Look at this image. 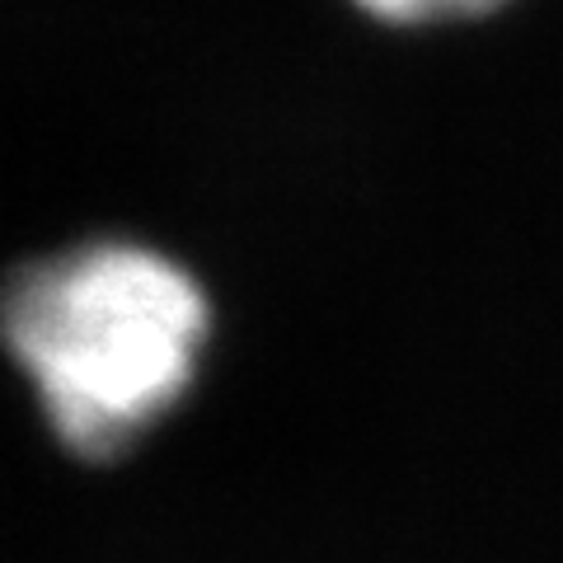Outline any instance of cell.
<instances>
[{
    "mask_svg": "<svg viewBox=\"0 0 563 563\" xmlns=\"http://www.w3.org/2000/svg\"><path fill=\"white\" fill-rule=\"evenodd\" d=\"M211 310L179 263L99 240L5 282L0 333L43 399L52 432L90 461L132 451L198 372Z\"/></svg>",
    "mask_w": 563,
    "mask_h": 563,
    "instance_id": "cell-1",
    "label": "cell"
},
{
    "mask_svg": "<svg viewBox=\"0 0 563 563\" xmlns=\"http://www.w3.org/2000/svg\"><path fill=\"white\" fill-rule=\"evenodd\" d=\"M366 14L385 24H442V20H470V14H488L503 0H357Z\"/></svg>",
    "mask_w": 563,
    "mask_h": 563,
    "instance_id": "cell-2",
    "label": "cell"
}]
</instances>
